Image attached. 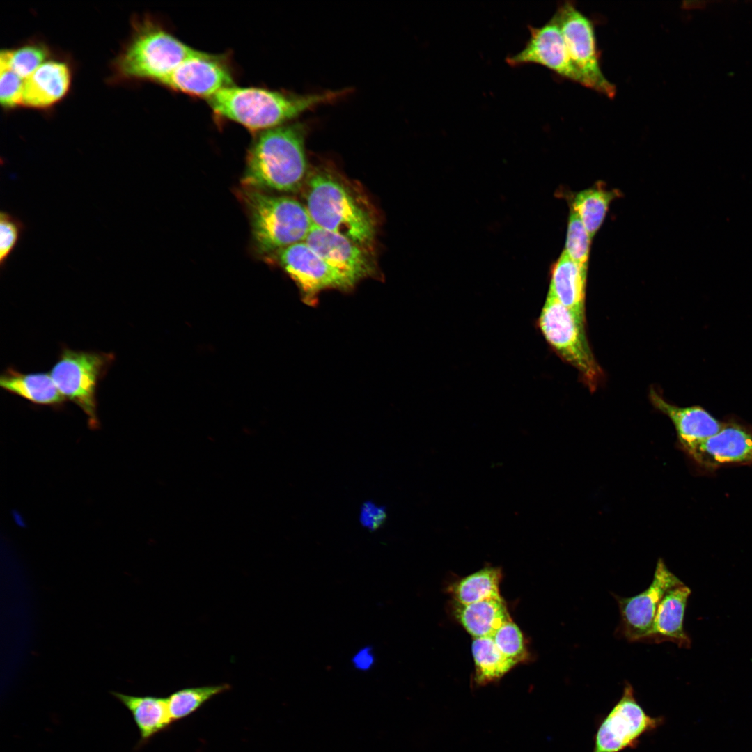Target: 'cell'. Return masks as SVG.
<instances>
[{
    "label": "cell",
    "mask_w": 752,
    "mask_h": 752,
    "mask_svg": "<svg viewBox=\"0 0 752 752\" xmlns=\"http://www.w3.org/2000/svg\"><path fill=\"white\" fill-rule=\"evenodd\" d=\"M707 469L727 464H752V432L737 423L723 424L713 436L686 453Z\"/></svg>",
    "instance_id": "obj_15"
},
{
    "label": "cell",
    "mask_w": 752,
    "mask_h": 752,
    "mask_svg": "<svg viewBox=\"0 0 752 752\" xmlns=\"http://www.w3.org/2000/svg\"><path fill=\"white\" fill-rule=\"evenodd\" d=\"M26 229L24 222L17 217L0 212V268L5 267L10 254L17 246Z\"/></svg>",
    "instance_id": "obj_30"
},
{
    "label": "cell",
    "mask_w": 752,
    "mask_h": 752,
    "mask_svg": "<svg viewBox=\"0 0 752 752\" xmlns=\"http://www.w3.org/2000/svg\"><path fill=\"white\" fill-rule=\"evenodd\" d=\"M530 37L524 47L506 62L512 67L535 63L558 76L586 87V83L573 64L559 24L554 17L539 27H528Z\"/></svg>",
    "instance_id": "obj_13"
},
{
    "label": "cell",
    "mask_w": 752,
    "mask_h": 752,
    "mask_svg": "<svg viewBox=\"0 0 752 752\" xmlns=\"http://www.w3.org/2000/svg\"><path fill=\"white\" fill-rule=\"evenodd\" d=\"M682 583L659 558L648 588L629 597L613 595L620 613L618 635L630 642H646L661 600L670 589Z\"/></svg>",
    "instance_id": "obj_12"
},
{
    "label": "cell",
    "mask_w": 752,
    "mask_h": 752,
    "mask_svg": "<svg viewBox=\"0 0 752 752\" xmlns=\"http://www.w3.org/2000/svg\"><path fill=\"white\" fill-rule=\"evenodd\" d=\"M351 88L297 94L257 86H232L207 100L217 123L233 122L257 134L293 122L319 106L338 101Z\"/></svg>",
    "instance_id": "obj_1"
},
{
    "label": "cell",
    "mask_w": 752,
    "mask_h": 752,
    "mask_svg": "<svg viewBox=\"0 0 752 752\" xmlns=\"http://www.w3.org/2000/svg\"><path fill=\"white\" fill-rule=\"evenodd\" d=\"M691 590L684 583L670 589L659 604L646 642H672L689 648L691 639L684 629V617Z\"/></svg>",
    "instance_id": "obj_18"
},
{
    "label": "cell",
    "mask_w": 752,
    "mask_h": 752,
    "mask_svg": "<svg viewBox=\"0 0 752 752\" xmlns=\"http://www.w3.org/2000/svg\"><path fill=\"white\" fill-rule=\"evenodd\" d=\"M375 661L373 650L370 646H365L358 650L352 656L351 662L353 666L359 671H368Z\"/></svg>",
    "instance_id": "obj_33"
},
{
    "label": "cell",
    "mask_w": 752,
    "mask_h": 752,
    "mask_svg": "<svg viewBox=\"0 0 752 752\" xmlns=\"http://www.w3.org/2000/svg\"><path fill=\"white\" fill-rule=\"evenodd\" d=\"M359 519L361 524L368 529H378L386 519L385 508L371 501L365 502L361 506Z\"/></svg>",
    "instance_id": "obj_32"
},
{
    "label": "cell",
    "mask_w": 752,
    "mask_h": 752,
    "mask_svg": "<svg viewBox=\"0 0 752 752\" xmlns=\"http://www.w3.org/2000/svg\"><path fill=\"white\" fill-rule=\"evenodd\" d=\"M585 323L586 320L547 295L539 318L540 329L556 353L578 370L590 390H595L602 372L590 347Z\"/></svg>",
    "instance_id": "obj_6"
},
{
    "label": "cell",
    "mask_w": 752,
    "mask_h": 752,
    "mask_svg": "<svg viewBox=\"0 0 752 752\" xmlns=\"http://www.w3.org/2000/svg\"><path fill=\"white\" fill-rule=\"evenodd\" d=\"M649 398L655 408L670 418L680 446L685 453L717 433L723 426V423L703 408L676 406L667 402L654 389L650 390Z\"/></svg>",
    "instance_id": "obj_16"
},
{
    "label": "cell",
    "mask_w": 752,
    "mask_h": 752,
    "mask_svg": "<svg viewBox=\"0 0 752 752\" xmlns=\"http://www.w3.org/2000/svg\"><path fill=\"white\" fill-rule=\"evenodd\" d=\"M306 209L313 223L368 249L375 236L368 210L339 179L325 171L309 177Z\"/></svg>",
    "instance_id": "obj_4"
},
{
    "label": "cell",
    "mask_w": 752,
    "mask_h": 752,
    "mask_svg": "<svg viewBox=\"0 0 752 752\" xmlns=\"http://www.w3.org/2000/svg\"><path fill=\"white\" fill-rule=\"evenodd\" d=\"M304 242L323 260L357 283L375 272L368 249L343 235L313 224Z\"/></svg>",
    "instance_id": "obj_14"
},
{
    "label": "cell",
    "mask_w": 752,
    "mask_h": 752,
    "mask_svg": "<svg viewBox=\"0 0 752 752\" xmlns=\"http://www.w3.org/2000/svg\"><path fill=\"white\" fill-rule=\"evenodd\" d=\"M587 268L574 261L563 251L551 271L548 295L586 320Z\"/></svg>",
    "instance_id": "obj_19"
},
{
    "label": "cell",
    "mask_w": 752,
    "mask_h": 752,
    "mask_svg": "<svg viewBox=\"0 0 752 752\" xmlns=\"http://www.w3.org/2000/svg\"><path fill=\"white\" fill-rule=\"evenodd\" d=\"M565 42L570 58L583 78L586 87L613 98L615 85L604 76L600 65L592 21L572 1H565L554 15Z\"/></svg>",
    "instance_id": "obj_8"
},
{
    "label": "cell",
    "mask_w": 752,
    "mask_h": 752,
    "mask_svg": "<svg viewBox=\"0 0 752 752\" xmlns=\"http://www.w3.org/2000/svg\"><path fill=\"white\" fill-rule=\"evenodd\" d=\"M24 80L12 70L0 66V102L5 109L21 105Z\"/></svg>",
    "instance_id": "obj_31"
},
{
    "label": "cell",
    "mask_w": 752,
    "mask_h": 752,
    "mask_svg": "<svg viewBox=\"0 0 752 752\" xmlns=\"http://www.w3.org/2000/svg\"><path fill=\"white\" fill-rule=\"evenodd\" d=\"M249 212L253 242L263 256L276 254L304 242L313 223L306 207L283 196L244 188L241 193Z\"/></svg>",
    "instance_id": "obj_5"
},
{
    "label": "cell",
    "mask_w": 752,
    "mask_h": 752,
    "mask_svg": "<svg viewBox=\"0 0 752 752\" xmlns=\"http://www.w3.org/2000/svg\"><path fill=\"white\" fill-rule=\"evenodd\" d=\"M227 684L189 687L178 690L167 699L169 712L173 722L191 714L216 695L229 689Z\"/></svg>",
    "instance_id": "obj_26"
},
{
    "label": "cell",
    "mask_w": 752,
    "mask_h": 752,
    "mask_svg": "<svg viewBox=\"0 0 752 752\" xmlns=\"http://www.w3.org/2000/svg\"><path fill=\"white\" fill-rule=\"evenodd\" d=\"M49 50L44 45L32 43L19 48L1 50L0 66H3L25 80L46 61Z\"/></svg>",
    "instance_id": "obj_27"
},
{
    "label": "cell",
    "mask_w": 752,
    "mask_h": 752,
    "mask_svg": "<svg viewBox=\"0 0 752 752\" xmlns=\"http://www.w3.org/2000/svg\"><path fill=\"white\" fill-rule=\"evenodd\" d=\"M195 51L162 22L143 17L134 22L131 38L115 61L114 68L121 79L162 84Z\"/></svg>",
    "instance_id": "obj_3"
},
{
    "label": "cell",
    "mask_w": 752,
    "mask_h": 752,
    "mask_svg": "<svg viewBox=\"0 0 752 752\" xmlns=\"http://www.w3.org/2000/svg\"><path fill=\"white\" fill-rule=\"evenodd\" d=\"M235 71L228 54L196 51L185 59L162 85L192 97L207 100L235 84Z\"/></svg>",
    "instance_id": "obj_10"
},
{
    "label": "cell",
    "mask_w": 752,
    "mask_h": 752,
    "mask_svg": "<svg viewBox=\"0 0 752 752\" xmlns=\"http://www.w3.org/2000/svg\"><path fill=\"white\" fill-rule=\"evenodd\" d=\"M113 358L110 353L63 348L49 373L65 400L84 411L91 428L99 425L96 400L98 382Z\"/></svg>",
    "instance_id": "obj_7"
},
{
    "label": "cell",
    "mask_w": 752,
    "mask_h": 752,
    "mask_svg": "<svg viewBox=\"0 0 752 752\" xmlns=\"http://www.w3.org/2000/svg\"><path fill=\"white\" fill-rule=\"evenodd\" d=\"M591 237L577 212L570 207L564 251L577 263L588 267Z\"/></svg>",
    "instance_id": "obj_28"
},
{
    "label": "cell",
    "mask_w": 752,
    "mask_h": 752,
    "mask_svg": "<svg viewBox=\"0 0 752 752\" xmlns=\"http://www.w3.org/2000/svg\"><path fill=\"white\" fill-rule=\"evenodd\" d=\"M471 650L475 663L474 680L478 685L499 680L517 664L498 649L492 637L474 638Z\"/></svg>",
    "instance_id": "obj_23"
},
{
    "label": "cell",
    "mask_w": 752,
    "mask_h": 752,
    "mask_svg": "<svg viewBox=\"0 0 752 752\" xmlns=\"http://www.w3.org/2000/svg\"><path fill=\"white\" fill-rule=\"evenodd\" d=\"M663 717L651 716L636 700L626 682L620 699L597 726L592 752H622L634 749L641 737L663 723Z\"/></svg>",
    "instance_id": "obj_9"
},
{
    "label": "cell",
    "mask_w": 752,
    "mask_h": 752,
    "mask_svg": "<svg viewBox=\"0 0 752 752\" xmlns=\"http://www.w3.org/2000/svg\"><path fill=\"white\" fill-rule=\"evenodd\" d=\"M500 568L484 567L464 577L453 585L452 594L457 603L468 604L490 598L501 597Z\"/></svg>",
    "instance_id": "obj_24"
},
{
    "label": "cell",
    "mask_w": 752,
    "mask_h": 752,
    "mask_svg": "<svg viewBox=\"0 0 752 752\" xmlns=\"http://www.w3.org/2000/svg\"><path fill=\"white\" fill-rule=\"evenodd\" d=\"M275 256L281 266L299 286L303 299L308 304H314L318 295L324 290L346 291L357 284L323 260L305 242L284 248Z\"/></svg>",
    "instance_id": "obj_11"
},
{
    "label": "cell",
    "mask_w": 752,
    "mask_h": 752,
    "mask_svg": "<svg viewBox=\"0 0 752 752\" xmlns=\"http://www.w3.org/2000/svg\"><path fill=\"white\" fill-rule=\"evenodd\" d=\"M70 83L71 72L65 63L46 61L24 80L21 105L50 107L63 98Z\"/></svg>",
    "instance_id": "obj_17"
},
{
    "label": "cell",
    "mask_w": 752,
    "mask_h": 752,
    "mask_svg": "<svg viewBox=\"0 0 752 752\" xmlns=\"http://www.w3.org/2000/svg\"><path fill=\"white\" fill-rule=\"evenodd\" d=\"M131 713L140 734L139 744H145L156 734L166 730L173 721L166 698L131 696L112 692Z\"/></svg>",
    "instance_id": "obj_20"
},
{
    "label": "cell",
    "mask_w": 752,
    "mask_h": 752,
    "mask_svg": "<svg viewBox=\"0 0 752 752\" xmlns=\"http://www.w3.org/2000/svg\"><path fill=\"white\" fill-rule=\"evenodd\" d=\"M0 386L36 405L58 406L65 400L47 373H23L8 368L0 377Z\"/></svg>",
    "instance_id": "obj_21"
},
{
    "label": "cell",
    "mask_w": 752,
    "mask_h": 752,
    "mask_svg": "<svg viewBox=\"0 0 752 752\" xmlns=\"http://www.w3.org/2000/svg\"><path fill=\"white\" fill-rule=\"evenodd\" d=\"M455 614L473 638L492 637L502 625L512 620L501 597L468 604L457 603Z\"/></svg>",
    "instance_id": "obj_22"
},
{
    "label": "cell",
    "mask_w": 752,
    "mask_h": 752,
    "mask_svg": "<svg viewBox=\"0 0 752 752\" xmlns=\"http://www.w3.org/2000/svg\"><path fill=\"white\" fill-rule=\"evenodd\" d=\"M492 637L498 649L508 658L517 664L526 658L523 634L512 620L502 625Z\"/></svg>",
    "instance_id": "obj_29"
},
{
    "label": "cell",
    "mask_w": 752,
    "mask_h": 752,
    "mask_svg": "<svg viewBox=\"0 0 752 752\" xmlns=\"http://www.w3.org/2000/svg\"><path fill=\"white\" fill-rule=\"evenodd\" d=\"M307 123L293 121L257 134L248 150L242 178L244 188L290 192L298 189L307 172Z\"/></svg>",
    "instance_id": "obj_2"
},
{
    "label": "cell",
    "mask_w": 752,
    "mask_h": 752,
    "mask_svg": "<svg viewBox=\"0 0 752 752\" xmlns=\"http://www.w3.org/2000/svg\"><path fill=\"white\" fill-rule=\"evenodd\" d=\"M687 6L690 8H703L706 6V1H689L687 3Z\"/></svg>",
    "instance_id": "obj_34"
},
{
    "label": "cell",
    "mask_w": 752,
    "mask_h": 752,
    "mask_svg": "<svg viewBox=\"0 0 752 752\" xmlns=\"http://www.w3.org/2000/svg\"><path fill=\"white\" fill-rule=\"evenodd\" d=\"M618 196L615 190L594 187L574 197L570 207L577 212L591 238L602 224L611 202Z\"/></svg>",
    "instance_id": "obj_25"
}]
</instances>
